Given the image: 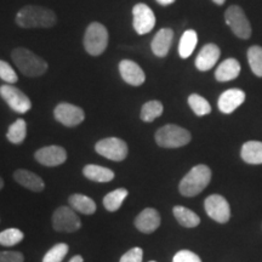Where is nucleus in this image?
Masks as SVG:
<instances>
[{
    "instance_id": "obj_1",
    "label": "nucleus",
    "mask_w": 262,
    "mask_h": 262,
    "mask_svg": "<svg viewBox=\"0 0 262 262\" xmlns=\"http://www.w3.org/2000/svg\"><path fill=\"white\" fill-rule=\"evenodd\" d=\"M16 24L21 28H51L57 24V16L51 9L26 5L16 15Z\"/></svg>"
},
{
    "instance_id": "obj_2",
    "label": "nucleus",
    "mask_w": 262,
    "mask_h": 262,
    "mask_svg": "<svg viewBox=\"0 0 262 262\" xmlns=\"http://www.w3.org/2000/svg\"><path fill=\"white\" fill-rule=\"evenodd\" d=\"M11 58L16 67L26 77H40L48 72V62L26 48H16L12 50Z\"/></svg>"
},
{
    "instance_id": "obj_3",
    "label": "nucleus",
    "mask_w": 262,
    "mask_h": 262,
    "mask_svg": "<svg viewBox=\"0 0 262 262\" xmlns=\"http://www.w3.org/2000/svg\"><path fill=\"white\" fill-rule=\"evenodd\" d=\"M211 181V170L204 164H199L186 173L179 185V191L185 196H195L204 191Z\"/></svg>"
},
{
    "instance_id": "obj_4",
    "label": "nucleus",
    "mask_w": 262,
    "mask_h": 262,
    "mask_svg": "<svg viewBox=\"0 0 262 262\" xmlns=\"http://www.w3.org/2000/svg\"><path fill=\"white\" fill-rule=\"evenodd\" d=\"M191 133L175 124H166L156 133V142L163 148H180L191 142Z\"/></svg>"
},
{
    "instance_id": "obj_5",
    "label": "nucleus",
    "mask_w": 262,
    "mask_h": 262,
    "mask_svg": "<svg viewBox=\"0 0 262 262\" xmlns=\"http://www.w3.org/2000/svg\"><path fill=\"white\" fill-rule=\"evenodd\" d=\"M84 48L91 56H100L108 45V31L103 25L93 22L86 28L84 35Z\"/></svg>"
},
{
    "instance_id": "obj_6",
    "label": "nucleus",
    "mask_w": 262,
    "mask_h": 262,
    "mask_svg": "<svg viewBox=\"0 0 262 262\" xmlns=\"http://www.w3.org/2000/svg\"><path fill=\"white\" fill-rule=\"evenodd\" d=\"M226 24L229 26L232 32L241 39H249L251 37V26L245 15L244 10L238 5H232L226 10Z\"/></svg>"
},
{
    "instance_id": "obj_7",
    "label": "nucleus",
    "mask_w": 262,
    "mask_h": 262,
    "mask_svg": "<svg viewBox=\"0 0 262 262\" xmlns=\"http://www.w3.org/2000/svg\"><path fill=\"white\" fill-rule=\"evenodd\" d=\"M52 227L57 232L73 233L81 227V221L71 206H60L52 214Z\"/></svg>"
},
{
    "instance_id": "obj_8",
    "label": "nucleus",
    "mask_w": 262,
    "mask_h": 262,
    "mask_svg": "<svg viewBox=\"0 0 262 262\" xmlns=\"http://www.w3.org/2000/svg\"><path fill=\"white\" fill-rule=\"evenodd\" d=\"M95 150L100 156L113 160V162H122L129 153L125 141L118 139V137H107V139L98 141L95 146Z\"/></svg>"
},
{
    "instance_id": "obj_9",
    "label": "nucleus",
    "mask_w": 262,
    "mask_h": 262,
    "mask_svg": "<svg viewBox=\"0 0 262 262\" xmlns=\"http://www.w3.org/2000/svg\"><path fill=\"white\" fill-rule=\"evenodd\" d=\"M0 96L16 113L25 114L32 108V102L27 95L11 84L0 86Z\"/></svg>"
},
{
    "instance_id": "obj_10",
    "label": "nucleus",
    "mask_w": 262,
    "mask_h": 262,
    "mask_svg": "<svg viewBox=\"0 0 262 262\" xmlns=\"http://www.w3.org/2000/svg\"><path fill=\"white\" fill-rule=\"evenodd\" d=\"M204 208L209 217L219 224H226L231 217L228 202L220 194L209 195L204 202Z\"/></svg>"
},
{
    "instance_id": "obj_11",
    "label": "nucleus",
    "mask_w": 262,
    "mask_h": 262,
    "mask_svg": "<svg viewBox=\"0 0 262 262\" xmlns=\"http://www.w3.org/2000/svg\"><path fill=\"white\" fill-rule=\"evenodd\" d=\"M54 116L58 123L68 127L79 125L85 119V113L80 107L67 102L58 103L54 111Z\"/></svg>"
},
{
    "instance_id": "obj_12",
    "label": "nucleus",
    "mask_w": 262,
    "mask_h": 262,
    "mask_svg": "<svg viewBox=\"0 0 262 262\" xmlns=\"http://www.w3.org/2000/svg\"><path fill=\"white\" fill-rule=\"evenodd\" d=\"M133 25L137 34H147L155 28L156 16L148 5L136 4L133 9Z\"/></svg>"
},
{
    "instance_id": "obj_13",
    "label": "nucleus",
    "mask_w": 262,
    "mask_h": 262,
    "mask_svg": "<svg viewBox=\"0 0 262 262\" xmlns=\"http://www.w3.org/2000/svg\"><path fill=\"white\" fill-rule=\"evenodd\" d=\"M35 160L44 166H58L67 160V152L61 146H48L38 149L34 155Z\"/></svg>"
},
{
    "instance_id": "obj_14",
    "label": "nucleus",
    "mask_w": 262,
    "mask_h": 262,
    "mask_svg": "<svg viewBox=\"0 0 262 262\" xmlns=\"http://www.w3.org/2000/svg\"><path fill=\"white\" fill-rule=\"evenodd\" d=\"M119 72L123 80L133 86H140L146 80V74L142 68L136 62L131 60L120 61Z\"/></svg>"
},
{
    "instance_id": "obj_15",
    "label": "nucleus",
    "mask_w": 262,
    "mask_h": 262,
    "mask_svg": "<svg viewBox=\"0 0 262 262\" xmlns=\"http://www.w3.org/2000/svg\"><path fill=\"white\" fill-rule=\"evenodd\" d=\"M160 226L159 212L153 208H147L137 215L135 219V227L142 233H153Z\"/></svg>"
},
{
    "instance_id": "obj_16",
    "label": "nucleus",
    "mask_w": 262,
    "mask_h": 262,
    "mask_svg": "<svg viewBox=\"0 0 262 262\" xmlns=\"http://www.w3.org/2000/svg\"><path fill=\"white\" fill-rule=\"evenodd\" d=\"M245 93L241 89H229L226 90L219 98V110L222 113L229 114L234 112L237 108L244 102Z\"/></svg>"
},
{
    "instance_id": "obj_17",
    "label": "nucleus",
    "mask_w": 262,
    "mask_h": 262,
    "mask_svg": "<svg viewBox=\"0 0 262 262\" xmlns=\"http://www.w3.org/2000/svg\"><path fill=\"white\" fill-rule=\"evenodd\" d=\"M220 48L215 44H206L203 47L201 52L195 58V67L199 71L205 72L211 70L220 58Z\"/></svg>"
},
{
    "instance_id": "obj_18",
    "label": "nucleus",
    "mask_w": 262,
    "mask_h": 262,
    "mask_svg": "<svg viewBox=\"0 0 262 262\" xmlns=\"http://www.w3.org/2000/svg\"><path fill=\"white\" fill-rule=\"evenodd\" d=\"M173 39V32L170 28H162L155 35L150 48L157 57H165L169 54Z\"/></svg>"
},
{
    "instance_id": "obj_19",
    "label": "nucleus",
    "mask_w": 262,
    "mask_h": 262,
    "mask_svg": "<svg viewBox=\"0 0 262 262\" xmlns=\"http://www.w3.org/2000/svg\"><path fill=\"white\" fill-rule=\"evenodd\" d=\"M15 181L19 183L22 187L29 189L33 192H41L45 187V183L40 176L37 173L29 171V170L18 169L14 172Z\"/></svg>"
},
{
    "instance_id": "obj_20",
    "label": "nucleus",
    "mask_w": 262,
    "mask_h": 262,
    "mask_svg": "<svg viewBox=\"0 0 262 262\" xmlns=\"http://www.w3.org/2000/svg\"><path fill=\"white\" fill-rule=\"evenodd\" d=\"M68 203H70V206L73 210L84 215H93L97 209L96 203H95L90 196L80 194V193L72 194L70 198H68Z\"/></svg>"
},
{
    "instance_id": "obj_21",
    "label": "nucleus",
    "mask_w": 262,
    "mask_h": 262,
    "mask_svg": "<svg viewBox=\"0 0 262 262\" xmlns=\"http://www.w3.org/2000/svg\"><path fill=\"white\" fill-rule=\"evenodd\" d=\"M241 64L235 58H227L219 66L215 72V78L217 81L233 80L239 75Z\"/></svg>"
},
{
    "instance_id": "obj_22",
    "label": "nucleus",
    "mask_w": 262,
    "mask_h": 262,
    "mask_svg": "<svg viewBox=\"0 0 262 262\" xmlns=\"http://www.w3.org/2000/svg\"><path fill=\"white\" fill-rule=\"evenodd\" d=\"M83 173L86 179L100 183L110 182L116 178V173L111 169L104 168V166L95 165V164H89V165L84 166Z\"/></svg>"
},
{
    "instance_id": "obj_23",
    "label": "nucleus",
    "mask_w": 262,
    "mask_h": 262,
    "mask_svg": "<svg viewBox=\"0 0 262 262\" xmlns=\"http://www.w3.org/2000/svg\"><path fill=\"white\" fill-rule=\"evenodd\" d=\"M242 158L248 164H262V142L260 141H249L242 147Z\"/></svg>"
},
{
    "instance_id": "obj_24",
    "label": "nucleus",
    "mask_w": 262,
    "mask_h": 262,
    "mask_svg": "<svg viewBox=\"0 0 262 262\" xmlns=\"http://www.w3.org/2000/svg\"><path fill=\"white\" fill-rule=\"evenodd\" d=\"M172 214L175 216V219L178 220L179 224L183 226V227L193 228L201 224L199 216L196 215L194 211L185 208V206H175V208L172 209Z\"/></svg>"
},
{
    "instance_id": "obj_25",
    "label": "nucleus",
    "mask_w": 262,
    "mask_h": 262,
    "mask_svg": "<svg viewBox=\"0 0 262 262\" xmlns=\"http://www.w3.org/2000/svg\"><path fill=\"white\" fill-rule=\"evenodd\" d=\"M198 42V35H196L195 31L193 29H188L182 34L181 40L179 44V54L182 58H187L191 56L196 47Z\"/></svg>"
},
{
    "instance_id": "obj_26",
    "label": "nucleus",
    "mask_w": 262,
    "mask_h": 262,
    "mask_svg": "<svg viewBox=\"0 0 262 262\" xmlns=\"http://www.w3.org/2000/svg\"><path fill=\"white\" fill-rule=\"evenodd\" d=\"M26 136H27V123L21 118L16 120L15 123H12L8 133H6L8 140L14 145H19V143L24 142Z\"/></svg>"
},
{
    "instance_id": "obj_27",
    "label": "nucleus",
    "mask_w": 262,
    "mask_h": 262,
    "mask_svg": "<svg viewBox=\"0 0 262 262\" xmlns=\"http://www.w3.org/2000/svg\"><path fill=\"white\" fill-rule=\"evenodd\" d=\"M127 194H129V192L125 188H118L116 191L110 192L103 198V206L108 211H117L122 206Z\"/></svg>"
},
{
    "instance_id": "obj_28",
    "label": "nucleus",
    "mask_w": 262,
    "mask_h": 262,
    "mask_svg": "<svg viewBox=\"0 0 262 262\" xmlns=\"http://www.w3.org/2000/svg\"><path fill=\"white\" fill-rule=\"evenodd\" d=\"M164 107L159 101H148L141 108V119L146 123H150L163 114Z\"/></svg>"
},
{
    "instance_id": "obj_29",
    "label": "nucleus",
    "mask_w": 262,
    "mask_h": 262,
    "mask_svg": "<svg viewBox=\"0 0 262 262\" xmlns=\"http://www.w3.org/2000/svg\"><path fill=\"white\" fill-rule=\"evenodd\" d=\"M188 104L192 108L193 112L195 113V116L203 117L206 116L211 112V106L204 97L201 96L198 94H192L188 97Z\"/></svg>"
},
{
    "instance_id": "obj_30",
    "label": "nucleus",
    "mask_w": 262,
    "mask_h": 262,
    "mask_svg": "<svg viewBox=\"0 0 262 262\" xmlns=\"http://www.w3.org/2000/svg\"><path fill=\"white\" fill-rule=\"evenodd\" d=\"M24 232L18 228H8L0 232V245L3 247H14L24 241Z\"/></svg>"
},
{
    "instance_id": "obj_31",
    "label": "nucleus",
    "mask_w": 262,
    "mask_h": 262,
    "mask_svg": "<svg viewBox=\"0 0 262 262\" xmlns=\"http://www.w3.org/2000/svg\"><path fill=\"white\" fill-rule=\"evenodd\" d=\"M248 61L254 74L256 77H262V48L255 45V47H251L249 49Z\"/></svg>"
},
{
    "instance_id": "obj_32",
    "label": "nucleus",
    "mask_w": 262,
    "mask_h": 262,
    "mask_svg": "<svg viewBox=\"0 0 262 262\" xmlns=\"http://www.w3.org/2000/svg\"><path fill=\"white\" fill-rule=\"evenodd\" d=\"M68 245L66 243H58L52 247L42 257V262H62L68 253Z\"/></svg>"
},
{
    "instance_id": "obj_33",
    "label": "nucleus",
    "mask_w": 262,
    "mask_h": 262,
    "mask_svg": "<svg viewBox=\"0 0 262 262\" xmlns=\"http://www.w3.org/2000/svg\"><path fill=\"white\" fill-rule=\"evenodd\" d=\"M0 79H3L6 84H16L18 80L17 74L14 68L10 66L8 62L0 60Z\"/></svg>"
},
{
    "instance_id": "obj_34",
    "label": "nucleus",
    "mask_w": 262,
    "mask_h": 262,
    "mask_svg": "<svg viewBox=\"0 0 262 262\" xmlns=\"http://www.w3.org/2000/svg\"><path fill=\"white\" fill-rule=\"evenodd\" d=\"M172 262H202L201 257L191 250H180L175 254Z\"/></svg>"
},
{
    "instance_id": "obj_35",
    "label": "nucleus",
    "mask_w": 262,
    "mask_h": 262,
    "mask_svg": "<svg viewBox=\"0 0 262 262\" xmlns=\"http://www.w3.org/2000/svg\"><path fill=\"white\" fill-rule=\"evenodd\" d=\"M143 250L141 248H133L120 257L119 262H142Z\"/></svg>"
},
{
    "instance_id": "obj_36",
    "label": "nucleus",
    "mask_w": 262,
    "mask_h": 262,
    "mask_svg": "<svg viewBox=\"0 0 262 262\" xmlns=\"http://www.w3.org/2000/svg\"><path fill=\"white\" fill-rule=\"evenodd\" d=\"M0 262H25V256L19 251H0Z\"/></svg>"
},
{
    "instance_id": "obj_37",
    "label": "nucleus",
    "mask_w": 262,
    "mask_h": 262,
    "mask_svg": "<svg viewBox=\"0 0 262 262\" xmlns=\"http://www.w3.org/2000/svg\"><path fill=\"white\" fill-rule=\"evenodd\" d=\"M157 3L163 6H168V5L173 4V3H175V0H157Z\"/></svg>"
},
{
    "instance_id": "obj_38",
    "label": "nucleus",
    "mask_w": 262,
    "mask_h": 262,
    "mask_svg": "<svg viewBox=\"0 0 262 262\" xmlns=\"http://www.w3.org/2000/svg\"><path fill=\"white\" fill-rule=\"evenodd\" d=\"M70 262H84V258L80 256V255H75L74 257H72Z\"/></svg>"
},
{
    "instance_id": "obj_39",
    "label": "nucleus",
    "mask_w": 262,
    "mask_h": 262,
    "mask_svg": "<svg viewBox=\"0 0 262 262\" xmlns=\"http://www.w3.org/2000/svg\"><path fill=\"white\" fill-rule=\"evenodd\" d=\"M212 2H214L215 4H217V5H222V4H225L226 0H212Z\"/></svg>"
},
{
    "instance_id": "obj_40",
    "label": "nucleus",
    "mask_w": 262,
    "mask_h": 262,
    "mask_svg": "<svg viewBox=\"0 0 262 262\" xmlns=\"http://www.w3.org/2000/svg\"><path fill=\"white\" fill-rule=\"evenodd\" d=\"M4 187V181H3V179L0 178V189Z\"/></svg>"
},
{
    "instance_id": "obj_41",
    "label": "nucleus",
    "mask_w": 262,
    "mask_h": 262,
    "mask_svg": "<svg viewBox=\"0 0 262 262\" xmlns=\"http://www.w3.org/2000/svg\"><path fill=\"white\" fill-rule=\"evenodd\" d=\"M149 262H157V261H149Z\"/></svg>"
}]
</instances>
